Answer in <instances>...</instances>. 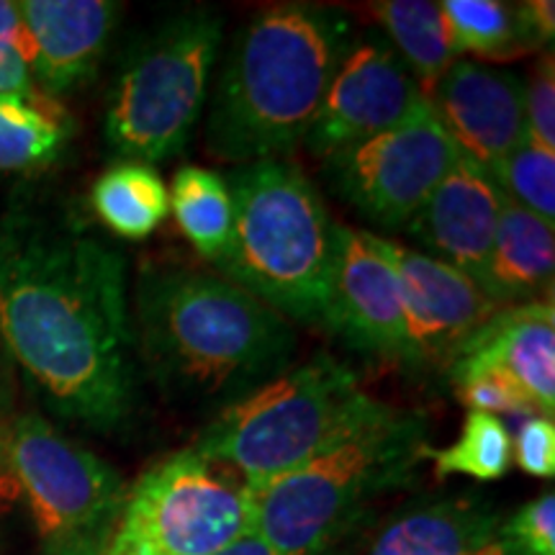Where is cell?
Segmentation results:
<instances>
[{
  "instance_id": "1",
  "label": "cell",
  "mask_w": 555,
  "mask_h": 555,
  "mask_svg": "<svg viewBox=\"0 0 555 555\" xmlns=\"http://www.w3.org/2000/svg\"><path fill=\"white\" fill-rule=\"evenodd\" d=\"M0 335L54 414L99 433L139 401L127 266L65 214L0 217Z\"/></svg>"
},
{
  "instance_id": "21",
  "label": "cell",
  "mask_w": 555,
  "mask_h": 555,
  "mask_svg": "<svg viewBox=\"0 0 555 555\" xmlns=\"http://www.w3.org/2000/svg\"><path fill=\"white\" fill-rule=\"evenodd\" d=\"M90 204L116 237L139 242L168 219L170 193L150 165L124 159L95 180Z\"/></svg>"
},
{
  "instance_id": "29",
  "label": "cell",
  "mask_w": 555,
  "mask_h": 555,
  "mask_svg": "<svg viewBox=\"0 0 555 555\" xmlns=\"http://www.w3.org/2000/svg\"><path fill=\"white\" fill-rule=\"evenodd\" d=\"M461 393V401L470 406V412L486 414H522V416H540L535 404L525 397L519 388L506 380L499 373H481V376L463 380L455 386Z\"/></svg>"
},
{
  "instance_id": "7",
  "label": "cell",
  "mask_w": 555,
  "mask_h": 555,
  "mask_svg": "<svg viewBox=\"0 0 555 555\" xmlns=\"http://www.w3.org/2000/svg\"><path fill=\"white\" fill-rule=\"evenodd\" d=\"M221 29L219 13L183 11L131 50L106 111L116 155L150 165L183 152L204 111Z\"/></svg>"
},
{
  "instance_id": "22",
  "label": "cell",
  "mask_w": 555,
  "mask_h": 555,
  "mask_svg": "<svg viewBox=\"0 0 555 555\" xmlns=\"http://www.w3.org/2000/svg\"><path fill=\"white\" fill-rule=\"evenodd\" d=\"M170 208L183 237L201 258L217 266L224 258L234 227V204L227 180L208 168L183 165L172 178Z\"/></svg>"
},
{
  "instance_id": "20",
  "label": "cell",
  "mask_w": 555,
  "mask_h": 555,
  "mask_svg": "<svg viewBox=\"0 0 555 555\" xmlns=\"http://www.w3.org/2000/svg\"><path fill=\"white\" fill-rule=\"evenodd\" d=\"M373 16L386 29L388 44L409 67L425 99L437 80L453 67L457 50L440 3L429 0H384L373 3Z\"/></svg>"
},
{
  "instance_id": "19",
  "label": "cell",
  "mask_w": 555,
  "mask_h": 555,
  "mask_svg": "<svg viewBox=\"0 0 555 555\" xmlns=\"http://www.w3.org/2000/svg\"><path fill=\"white\" fill-rule=\"evenodd\" d=\"M553 227L504 196L486 270V296L499 307L553 301Z\"/></svg>"
},
{
  "instance_id": "24",
  "label": "cell",
  "mask_w": 555,
  "mask_h": 555,
  "mask_svg": "<svg viewBox=\"0 0 555 555\" xmlns=\"http://www.w3.org/2000/svg\"><path fill=\"white\" fill-rule=\"evenodd\" d=\"M440 5L457 52L504 60L538 47L527 29L522 5L499 0H446Z\"/></svg>"
},
{
  "instance_id": "18",
  "label": "cell",
  "mask_w": 555,
  "mask_h": 555,
  "mask_svg": "<svg viewBox=\"0 0 555 555\" xmlns=\"http://www.w3.org/2000/svg\"><path fill=\"white\" fill-rule=\"evenodd\" d=\"M502 525V515L481 499L422 502L386 522L365 555H474Z\"/></svg>"
},
{
  "instance_id": "30",
  "label": "cell",
  "mask_w": 555,
  "mask_h": 555,
  "mask_svg": "<svg viewBox=\"0 0 555 555\" xmlns=\"http://www.w3.org/2000/svg\"><path fill=\"white\" fill-rule=\"evenodd\" d=\"M517 466L525 474L538 478H553L555 474V425L547 416H530L517 429V440L512 442Z\"/></svg>"
},
{
  "instance_id": "6",
  "label": "cell",
  "mask_w": 555,
  "mask_h": 555,
  "mask_svg": "<svg viewBox=\"0 0 555 555\" xmlns=\"http://www.w3.org/2000/svg\"><path fill=\"white\" fill-rule=\"evenodd\" d=\"M371 399L330 356L288 365L227 404L196 440L206 461L240 470L249 494L307 463Z\"/></svg>"
},
{
  "instance_id": "34",
  "label": "cell",
  "mask_w": 555,
  "mask_h": 555,
  "mask_svg": "<svg viewBox=\"0 0 555 555\" xmlns=\"http://www.w3.org/2000/svg\"><path fill=\"white\" fill-rule=\"evenodd\" d=\"M217 555H283V553H278L275 547H270L258 532L249 530L242 538L234 540V543H229L224 551H219Z\"/></svg>"
},
{
  "instance_id": "33",
  "label": "cell",
  "mask_w": 555,
  "mask_h": 555,
  "mask_svg": "<svg viewBox=\"0 0 555 555\" xmlns=\"http://www.w3.org/2000/svg\"><path fill=\"white\" fill-rule=\"evenodd\" d=\"M522 5L527 29H530L532 39H535L538 47H545L553 41L555 34V5L553 0H530V3Z\"/></svg>"
},
{
  "instance_id": "26",
  "label": "cell",
  "mask_w": 555,
  "mask_h": 555,
  "mask_svg": "<svg viewBox=\"0 0 555 555\" xmlns=\"http://www.w3.org/2000/svg\"><path fill=\"white\" fill-rule=\"evenodd\" d=\"M496 189L512 204L527 208L547 227L555 221V152L525 142L504 159L486 168Z\"/></svg>"
},
{
  "instance_id": "31",
  "label": "cell",
  "mask_w": 555,
  "mask_h": 555,
  "mask_svg": "<svg viewBox=\"0 0 555 555\" xmlns=\"http://www.w3.org/2000/svg\"><path fill=\"white\" fill-rule=\"evenodd\" d=\"M0 52H16L31 67L34 52L29 31H26L18 3H9V0H0Z\"/></svg>"
},
{
  "instance_id": "14",
  "label": "cell",
  "mask_w": 555,
  "mask_h": 555,
  "mask_svg": "<svg viewBox=\"0 0 555 555\" xmlns=\"http://www.w3.org/2000/svg\"><path fill=\"white\" fill-rule=\"evenodd\" d=\"M427 101L457 152L481 168L527 142L525 80L509 69L453 62Z\"/></svg>"
},
{
  "instance_id": "16",
  "label": "cell",
  "mask_w": 555,
  "mask_h": 555,
  "mask_svg": "<svg viewBox=\"0 0 555 555\" xmlns=\"http://www.w3.org/2000/svg\"><path fill=\"white\" fill-rule=\"evenodd\" d=\"M499 373L512 380L540 416L555 409V311L553 301L499 309L446 367L450 384Z\"/></svg>"
},
{
  "instance_id": "8",
  "label": "cell",
  "mask_w": 555,
  "mask_h": 555,
  "mask_svg": "<svg viewBox=\"0 0 555 555\" xmlns=\"http://www.w3.org/2000/svg\"><path fill=\"white\" fill-rule=\"evenodd\" d=\"M0 461L26 496L41 555L108 553L127 489L99 455L24 414L0 437Z\"/></svg>"
},
{
  "instance_id": "36",
  "label": "cell",
  "mask_w": 555,
  "mask_h": 555,
  "mask_svg": "<svg viewBox=\"0 0 555 555\" xmlns=\"http://www.w3.org/2000/svg\"><path fill=\"white\" fill-rule=\"evenodd\" d=\"M106 555H131V553H124V551H114V547H108Z\"/></svg>"
},
{
  "instance_id": "10",
  "label": "cell",
  "mask_w": 555,
  "mask_h": 555,
  "mask_svg": "<svg viewBox=\"0 0 555 555\" xmlns=\"http://www.w3.org/2000/svg\"><path fill=\"white\" fill-rule=\"evenodd\" d=\"M455 142L429 101L399 127L324 157L327 178L347 204L384 229H401L455 165Z\"/></svg>"
},
{
  "instance_id": "28",
  "label": "cell",
  "mask_w": 555,
  "mask_h": 555,
  "mask_svg": "<svg viewBox=\"0 0 555 555\" xmlns=\"http://www.w3.org/2000/svg\"><path fill=\"white\" fill-rule=\"evenodd\" d=\"M502 535L527 555H555V494L545 491L502 525Z\"/></svg>"
},
{
  "instance_id": "9",
  "label": "cell",
  "mask_w": 555,
  "mask_h": 555,
  "mask_svg": "<svg viewBox=\"0 0 555 555\" xmlns=\"http://www.w3.org/2000/svg\"><path fill=\"white\" fill-rule=\"evenodd\" d=\"M249 530L247 486L196 450H183L139 478L111 547L131 555H217Z\"/></svg>"
},
{
  "instance_id": "11",
  "label": "cell",
  "mask_w": 555,
  "mask_h": 555,
  "mask_svg": "<svg viewBox=\"0 0 555 555\" xmlns=\"http://www.w3.org/2000/svg\"><path fill=\"white\" fill-rule=\"evenodd\" d=\"M425 103V93L386 39H350L304 142L317 157H330L399 127Z\"/></svg>"
},
{
  "instance_id": "5",
  "label": "cell",
  "mask_w": 555,
  "mask_h": 555,
  "mask_svg": "<svg viewBox=\"0 0 555 555\" xmlns=\"http://www.w3.org/2000/svg\"><path fill=\"white\" fill-rule=\"evenodd\" d=\"M227 185L234 227L221 275L281 317L327 327L337 224L314 183L286 159H260Z\"/></svg>"
},
{
  "instance_id": "12",
  "label": "cell",
  "mask_w": 555,
  "mask_h": 555,
  "mask_svg": "<svg viewBox=\"0 0 555 555\" xmlns=\"http://www.w3.org/2000/svg\"><path fill=\"white\" fill-rule=\"evenodd\" d=\"M327 327L371 356L412 360L399 275L376 234L335 227Z\"/></svg>"
},
{
  "instance_id": "2",
  "label": "cell",
  "mask_w": 555,
  "mask_h": 555,
  "mask_svg": "<svg viewBox=\"0 0 555 555\" xmlns=\"http://www.w3.org/2000/svg\"><path fill=\"white\" fill-rule=\"evenodd\" d=\"M134 307L137 356L170 399L224 409L294 358V324L224 275L144 266Z\"/></svg>"
},
{
  "instance_id": "3",
  "label": "cell",
  "mask_w": 555,
  "mask_h": 555,
  "mask_svg": "<svg viewBox=\"0 0 555 555\" xmlns=\"http://www.w3.org/2000/svg\"><path fill=\"white\" fill-rule=\"evenodd\" d=\"M343 11L278 3L232 41L206 124V147L224 163L278 159L304 142L350 44Z\"/></svg>"
},
{
  "instance_id": "4",
  "label": "cell",
  "mask_w": 555,
  "mask_h": 555,
  "mask_svg": "<svg viewBox=\"0 0 555 555\" xmlns=\"http://www.w3.org/2000/svg\"><path fill=\"white\" fill-rule=\"evenodd\" d=\"M427 420L367 399L309 457L253 494V530L283 555H327L376 499L412 481Z\"/></svg>"
},
{
  "instance_id": "27",
  "label": "cell",
  "mask_w": 555,
  "mask_h": 555,
  "mask_svg": "<svg viewBox=\"0 0 555 555\" xmlns=\"http://www.w3.org/2000/svg\"><path fill=\"white\" fill-rule=\"evenodd\" d=\"M527 142L555 152V67L553 54L538 60L532 78L525 82Z\"/></svg>"
},
{
  "instance_id": "13",
  "label": "cell",
  "mask_w": 555,
  "mask_h": 555,
  "mask_svg": "<svg viewBox=\"0 0 555 555\" xmlns=\"http://www.w3.org/2000/svg\"><path fill=\"white\" fill-rule=\"evenodd\" d=\"M380 247L399 275L412 352L409 365L446 371L455 352L504 307L491 301L461 270L422 249L384 237Z\"/></svg>"
},
{
  "instance_id": "25",
  "label": "cell",
  "mask_w": 555,
  "mask_h": 555,
  "mask_svg": "<svg viewBox=\"0 0 555 555\" xmlns=\"http://www.w3.org/2000/svg\"><path fill=\"white\" fill-rule=\"evenodd\" d=\"M425 461H433L437 478L463 474L476 481H496L512 466V437L499 416L468 412L463 433L450 448L427 446Z\"/></svg>"
},
{
  "instance_id": "23",
  "label": "cell",
  "mask_w": 555,
  "mask_h": 555,
  "mask_svg": "<svg viewBox=\"0 0 555 555\" xmlns=\"http://www.w3.org/2000/svg\"><path fill=\"white\" fill-rule=\"evenodd\" d=\"M69 137L65 111L44 95H0V172L50 165Z\"/></svg>"
},
{
  "instance_id": "15",
  "label": "cell",
  "mask_w": 555,
  "mask_h": 555,
  "mask_svg": "<svg viewBox=\"0 0 555 555\" xmlns=\"http://www.w3.org/2000/svg\"><path fill=\"white\" fill-rule=\"evenodd\" d=\"M504 193L481 165L457 155L455 165L409 221V234L429 258L461 270L486 294V270Z\"/></svg>"
},
{
  "instance_id": "17",
  "label": "cell",
  "mask_w": 555,
  "mask_h": 555,
  "mask_svg": "<svg viewBox=\"0 0 555 555\" xmlns=\"http://www.w3.org/2000/svg\"><path fill=\"white\" fill-rule=\"evenodd\" d=\"M31 75L47 95H65L90 80L106 54L121 5L108 0H24Z\"/></svg>"
},
{
  "instance_id": "35",
  "label": "cell",
  "mask_w": 555,
  "mask_h": 555,
  "mask_svg": "<svg viewBox=\"0 0 555 555\" xmlns=\"http://www.w3.org/2000/svg\"><path fill=\"white\" fill-rule=\"evenodd\" d=\"M474 555H527V553L519 545L512 543V540H506L502 532H499L491 543H486L481 551H476Z\"/></svg>"
},
{
  "instance_id": "32",
  "label": "cell",
  "mask_w": 555,
  "mask_h": 555,
  "mask_svg": "<svg viewBox=\"0 0 555 555\" xmlns=\"http://www.w3.org/2000/svg\"><path fill=\"white\" fill-rule=\"evenodd\" d=\"M34 75L29 62L16 52H0V95H31Z\"/></svg>"
}]
</instances>
